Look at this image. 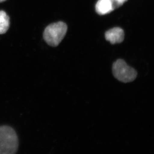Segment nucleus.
<instances>
[{
  "label": "nucleus",
  "mask_w": 154,
  "mask_h": 154,
  "mask_svg": "<svg viewBox=\"0 0 154 154\" xmlns=\"http://www.w3.org/2000/svg\"><path fill=\"white\" fill-rule=\"evenodd\" d=\"M114 10L122 6L128 0H111Z\"/></svg>",
  "instance_id": "0eeeda50"
},
{
  "label": "nucleus",
  "mask_w": 154,
  "mask_h": 154,
  "mask_svg": "<svg viewBox=\"0 0 154 154\" xmlns=\"http://www.w3.org/2000/svg\"><path fill=\"white\" fill-rule=\"evenodd\" d=\"M6 0H0V3L6 1Z\"/></svg>",
  "instance_id": "6e6552de"
},
{
  "label": "nucleus",
  "mask_w": 154,
  "mask_h": 154,
  "mask_svg": "<svg viewBox=\"0 0 154 154\" xmlns=\"http://www.w3.org/2000/svg\"><path fill=\"white\" fill-rule=\"evenodd\" d=\"M10 26V18L6 12L0 11V34L7 32Z\"/></svg>",
  "instance_id": "423d86ee"
},
{
  "label": "nucleus",
  "mask_w": 154,
  "mask_h": 154,
  "mask_svg": "<svg viewBox=\"0 0 154 154\" xmlns=\"http://www.w3.org/2000/svg\"><path fill=\"white\" fill-rule=\"evenodd\" d=\"M112 71L116 78L123 83L133 81L137 76L136 71L121 59L118 60L113 64Z\"/></svg>",
  "instance_id": "7ed1b4c3"
},
{
  "label": "nucleus",
  "mask_w": 154,
  "mask_h": 154,
  "mask_svg": "<svg viewBox=\"0 0 154 154\" xmlns=\"http://www.w3.org/2000/svg\"><path fill=\"white\" fill-rule=\"evenodd\" d=\"M68 27L62 22L53 23L46 27L43 34V37L50 46L56 47L61 43L66 34Z\"/></svg>",
  "instance_id": "f03ea898"
},
{
  "label": "nucleus",
  "mask_w": 154,
  "mask_h": 154,
  "mask_svg": "<svg viewBox=\"0 0 154 154\" xmlns=\"http://www.w3.org/2000/svg\"><path fill=\"white\" fill-rule=\"evenodd\" d=\"M114 10L111 0H99L96 5V11L100 15H106Z\"/></svg>",
  "instance_id": "39448f33"
},
{
  "label": "nucleus",
  "mask_w": 154,
  "mask_h": 154,
  "mask_svg": "<svg viewBox=\"0 0 154 154\" xmlns=\"http://www.w3.org/2000/svg\"><path fill=\"white\" fill-rule=\"evenodd\" d=\"M124 30L119 27L111 29L105 33L106 39L112 44L122 43L124 39Z\"/></svg>",
  "instance_id": "20e7f679"
},
{
  "label": "nucleus",
  "mask_w": 154,
  "mask_h": 154,
  "mask_svg": "<svg viewBox=\"0 0 154 154\" xmlns=\"http://www.w3.org/2000/svg\"><path fill=\"white\" fill-rule=\"evenodd\" d=\"M19 139L15 130L8 126H0V154H16Z\"/></svg>",
  "instance_id": "f257e3e1"
}]
</instances>
